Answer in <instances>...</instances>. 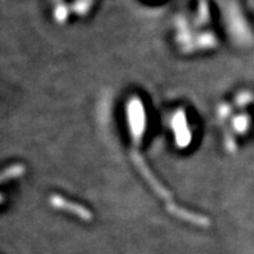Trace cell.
Masks as SVG:
<instances>
[{
  "instance_id": "cell-1",
  "label": "cell",
  "mask_w": 254,
  "mask_h": 254,
  "mask_svg": "<svg viewBox=\"0 0 254 254\" xmlns=\"http://www.w3.org/2000/svg\"><path fill=\"white\" fill-rule=\"evenodd\" d=\"M55 204H56L57 206H65V207H64V208L68 209V211L73 212V213L78 214L79 217L82 218V219H86V220H88V219L91 218L90 213H88L86 209L79 207V206H74V205L69 204V202H67V201H63V200H60V199H56Z\"/></svg>"
}]
</instances>
